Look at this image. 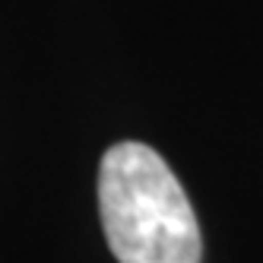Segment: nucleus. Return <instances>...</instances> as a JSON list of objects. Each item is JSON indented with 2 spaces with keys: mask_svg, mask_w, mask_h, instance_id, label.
I'll return each instance as SVG.
<instances>
[{
  "mask_svg": "<svg viewBox=\"0 0 263 263\" xmlns=\"http://www.w3.org/2000/svg\"><path fill=\"white\" fill-rule=\"evenodd\" d=\"M99 213L121 263H200L203 238L181 181L146 143H118L102 156Z\"/></svg>",
  "mask_w": 263,
  "mask_h": 263,
  "instance_id": "nucleus-1",
  "label": "nucleus"
}]
</instances>
